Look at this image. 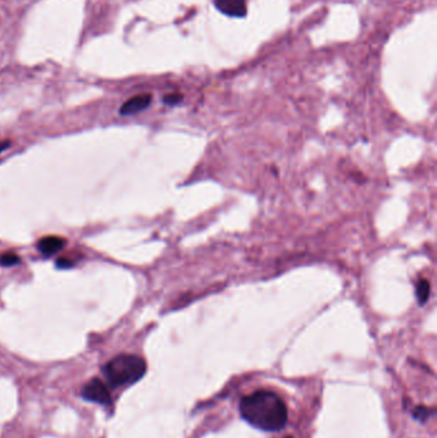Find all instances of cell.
I'll return each mask as SVG.
<instances>
[{"instance_id":"7c38bea8","label":"cell","mask_w":437,"mask_h":438,"mask_svg":"<svg viewBox=\"0 0 437 438\" xmlns=\"http://www.w3.org/2000/svg\"><path fill=\"white\" fill-rule=\"evenodd\" d=\"M286 438H292V437H290V436H289V437H286Z\"/></svg>"},{"instance_id":"3957f363","label":"cell","mask_w":437,"mask_h":438,"mask_svg":"<svg viewBox=\"0 0 437 438\" xmlns=\"http://www.w3.org/2000/svg\"><path fill=\"white\" fill-rule=\"evenodd\" d=\"M82 397L87 401H93L96 404L109 405L112 403V396L108 387L104 385L103 381L94 378L90 379L82 388Z\"/></svg>"},{"instance_id":"8992f818","label":"cell","mask_w":437,"mask_h":438,"mask_svg":"<svg viewBox=\"0 0 437 438\" xmlns=\"http://www.w3.org/2000/svg\"><path fill=\"white\" fill-rule=\"evenodd\" d=\"M64 246H66V239H62L58 236H46L37 242V250L46 257H51L53 254L58 253Z\"/></svg>"},{"instance_id":"5b68a950","label":"cell","mask_w":437,"mask_h":438,"mask_svg":"<svg viewBox=\"0 0 437 438\" xmlns=\"http://www.w3.org/2000/svg\"><path fill=\"white\" fill-rule=\"evenodd\" d=\"M152 103V95L140 94L129 99L121 107V116H132L146 109Z\"/></svg>"},{"instance_id":"9c48e42d","label":"cell","mask_w":437,"mask_h":438,"mask_svg":"<svg viewBox=\"0 0 437 438\" xmlns=\"http://www.w3.org/2000/svg\"><path fill=\"white\" fill-rule=\"evenodd\" d=\"M164 104H167V105H177V104L181 103L182 102V95L179 94V93H172V94H167L163 98Z\"/></svg>"},{"instance_id":"30bf717a","label":"cell","mask_w":437,"mask_h":438,"mask_svg":"<svg viewBox=\"0 0 437 438\" xmlns=\"http://www.w3.org/2000/svg\"><path fill=\"white\" fill-rule=\"evenodd\" d=\"M72 266H73V262L69 260V259L60 258L57 260V266H58V268L66 269V268H71Z\"/></svg>"},{"instance_id":"ba28073f","label":"cell","mask_w":437,"mask_h":438,"mask_svg":"<svg viewBox=\"0 0 437 438\" xmlns=\"http://www.w3.org/2000/svg\"><path fill=\"white\" fill-rule=\"evenodd\" d=\"M19 262H21V259H19L17 254H15V253H7V254H4V255L0 257V264H1V266H16Z\"/></svg>"},{"instance_id":"277c9868","label":"cell","mask_w":437,"mask_h":438,"mask_svg":"<svg viewBox=\"0 0 437 438\" xmlns=\"http://www.w3.org/2000/svg\"><path fill=\"white\" fill-rule=\"evenodd\" d=\"M215 8L224 16L242 18L247 16V0H215Z\"/></svg>"},{"instance_id":"8fae6325","label":"cell","mask_w":437,"mask_h":438,"mask_svg":"<svg viewBox=\"0 0 437 438\" xmlns=\"http://www.w3.org/2000/svg\"><path fill=\"white\" fill-rule=\"evenodd\" d=\"M9 146H10V141H8V140L7 141H0V153L7 150Z\"/></svg>"},{"instance_id":"7a4b0ae2","label":"cell","mask_w":437,"mask_h":438,"mask_svg":"<svg viewBox=\"0 0 437 438\" xmlns=\"http://www.w3.org/2000/svg\"><path fill=\"white\" fill-rule=\"evenodd\" d=\"M144 359L131 354H121L104 365L103 373L112 386H129L145 374Z\"/></svg>"},{"instance_id":"6da1fadb","label":"cell","mask_w":437,"mask_h":438,"mask_svg":"<svg viewBox=\"0 0 437 438\" xmlns=\"http://www.w3.org/2000/svg\"><path fill=\"white\" fill-rule=\"evenodd\" d=\"M241 418L257 430L278 432L287 424L289 412L283 399L268 390H258L241 399Z\"/></svg>"},{"instance_id":"52a82bcc","label":"cell","mask_w":437,"mask_h":438,"mask_svg":"<svg viewBox=\"0 0 437 438\" xmlns=\"http://www.w3.org/2000/svg\"><path fill=\"white\" fill-rule=\"evenodd\" d=\"M429 293H431V284L429 280H420L416 286V296L420 305H425L429 301Z\"/></svg>"}]
</instances>
